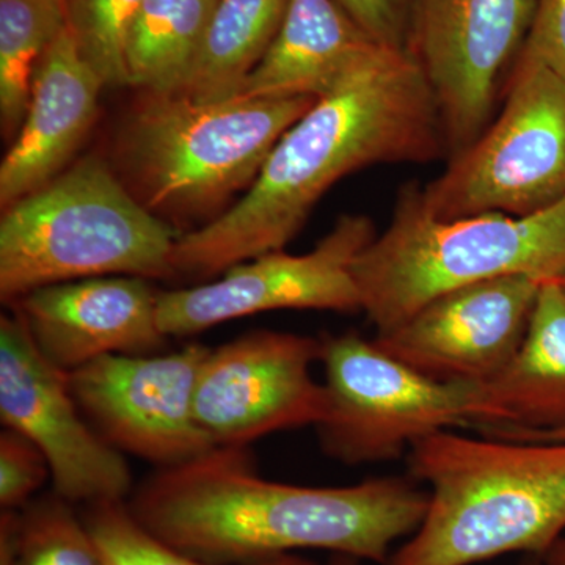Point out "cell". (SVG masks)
Here are the masks:
<instances>
[{
    "label": "cell",
    "instance_id": "52a82bcc",
    "mask_svg": "<svg viewBox=\"0 0 565 565\" xmlns=\"http://www.w3.org/2000/svg\"><path fill=\"white\" fill-rule=\"evenodd\" d=\"M564 199L565 77L516 58L503 109L422 188L424 206L444 221L487 212L525 217Z\"/></svg>",
    "mask_w": 565,
    "mask_h": 565
},
{
    "label": "cell",
    "instance_id": "277c9868",
    "mask_svg": "<svg viewBox=\"0 0 565 565\" xmlns=\"http://www.w3.org/2000/svg\"><path fill=\"white\" fill-rule=\"evenodd\" d=\"M362 311L388 332L441 294L473 282L527 275H565V199L514 217L501 212L444 221L426 210L422 188L397 193L388 228L352 264Z\"/></svg>",
    "mask_w": 565,
    "mask_h": 565
},
{
    "label": "cell",
    "instance_id": "30bf717a",
    "mask_svg": "<svg viewBox=\"0 0 565 565\" xmlns=\"http://www.w3.org/2000/svg\"><path fill=\"white\" fill-rule=\"evenodd\" d=\"M375 236L366 215H341L305 255L266 253L230 267L218 280L158 292L159 327L166 337H188L264 311H362L352 264Z\"/></svg>",
    "mask_w": 565,
    "mask_h": 565
},
{
    "label": "cell",
    "instance_id": "2e32d148",
    "mask_svg": "<svg viewBox=\"0 0 565 565\" xmlns=\"http://www.w3.org/2000/svg\"><path fill=\"white\" fill-rule=\"evenodd\" d=\"M103 88L66 28L36 68L28 114L0 166L3 210L65 172L90 131Z\"/></svg>",
    "mask_w": 565,
    "mask_h": 565
},
{
    "label": "cell",
    "instance_id": "44dd1931",
    "mask_svg": "<svg viewBox=\"0 0 565 565\" xmlns=\"http://www.w3.org/2000/svg\"><path fill=\"white\" fill-rule=\"evenodd\" d=\"M65 31V0H0V125L7 139H17L36 68Z\"/></svg>",
    "mask_w": 565,
    "mask_h": 565
},
{
    "label": "cell",
    "instance_id": "6da1fadb",
    "mask_svg": "<svg viewBox=\"0 0 565 565\" xmlns=\"http://www.w3.org/2000/svg\"><path fill=\"white\" fill-rule=\"evenodd\" d=\"M448 154L429 81L407 51L381 47L282 134L247 193L174 243V275L214 277L286 245L323 193L377 163Z\"/></svg>",
    "mask_w": 565,
    "mask_h": 565
},
{
    "label": "cell",
    "instance_id": "7a4b0ae2",
    "mask_svg": "<svg viewBox=\"0 0 565 565\" xmlns=\"http://www.w3.org/2000/svg\"><path fill=\"white\" fill-rule=\"evenodd\" d=\"M429 492L401 478L303 487L256 475L245 448H214L161 468L128 509L148 533L214 564H250L296 550L384 565L392 546L422 525Z\"/></svg>",
    "mask_w": 565,
    "mask_h": 565
},
{
    "label": "cell",
    "instance_id": "8992f818",
    "mask_svg": "<svg viewBox=\"0 0 565 565\" xmlns=\"http://www.w3.org/2000/svg\"><path fill=\"white\" fill-rule=\"evenodd\" d=\"M315 103L311 96L200 103L145 93L118 140L122 182L156 215L203 217L252 188L282 134Z\"/></svg>",
    "mask_w": 565,
    "mask_h": 565
},
{
    "label": "cell",
    "instance_id": "1f68e13d",
    "mask_svg": "<svg viewBox=\"0 0 565 565\" xmlns=\"http://www.w3.org/2000/svg\"><path fill=\"white\" fill-rule=\"evenodd\" d=\"M557 281H559L561 288H563V291L565 294V275L563 278H559V280H557Z\"/></svg>",
    "mask_w": 565,
    "mask_h": 565
},
{
    "label": "cell",
    "instance_id": "cb8c5ba5",
    "mask_svg": "<svg viewBox=\"0 0 565 565\" xmlns=\"http://www.w3.org/2000/svg\"><path fill=\"white\" fill-rule=\"evenodd\" d=\"M143 0H65L66 28L104 87H129L125 46Z\"/></svg>",
    "mask_w": 565,
    "mask_h": 565
},
{
    "label": "cell",
    "instance_id": "9c48e42d",
    "mask_svg": "<svg viewBox=\"0 0 565 565\" xmlns=\"http://www.w3.org/2000/svg\"><path fill=\"white\" fill-rule=\"evenodd\" d=\"M534 11L535 0H415L407 51L433 88L449 158L492 122Z\"/></svg>",
    "mask_w": 565,
    "mask_h": 565
},
{
    "label": "cell",
    "instance_id": "e0dca14e",
    "mask_svg": "<svg viewBox=\"0 0 565 565\" xmlns=\"http://www.w3.org/2000/svg\"><path fill=\"white\" fill-rule=\"evenodd\" d=\"M479 429L555 433L565 429V294L542 282L525 340L493 379L476 385Z\"/></svg>",
    "mask_w": 565,
    "mask_h": 565
},
{
    "label": "cell",
    "instance_id": "83f0119b",
    "mask_svg": "<svg viewBox=\"0 0 565 565\" xmlns=\"http://www.w3.org/2000/svg\"><path fill=\"white\" fill-rule=\"evenodd\" d=\"M479 434L504 440L531 441V444H565V429L555 433H522V430L479 429Z\"/></svg>",
    "mask_w": 565,
    "mask_h": 565
},
{
    "label": "cell",
    "instance_id": "5bb4252c",
    "mask_svg": "<svg viewBox=\"0 0 565 565\" xmlns=\"http://www.w3.org/2000/svg\"><path fill=\"white\" fill-rule=\"evenodd\" d=\"M542 282L508 275L441 294L375 344L433 381L486 384L525 340Z\"/></svg>",
    "mask_w": 565,
    "mask_h": 565
},
{
    "label": "cell",
    "instance_id": "4dcf8cb0",
    "mask_svg": "<svg viewBox=\"0 0 565 565\" xmlns=\"http://www.w3.org/2000/svg\"><path fill=\"white\" fill-rule=\"evenodd\" d=\"M520 565H546L544 557L539 556H525V559Z\"/></svg>",
    "mask_w": 565,
    "mask_h": 565
},
{
    "label": "cell",
    "instance_id": "603a6c76",
    "mask_svg": "<svg viewBox=\"0 0 565 565\" xmlns=\"http://www.w3.org/2000/svg\"><path fill=\"white\" fill-rule=\"evenodd\" d=\"M84 525L106 565H233L214 564L178 552L134 519L125 501L88 505ZM239 565H318L292 555Z\"/></svg>",
    "mask_w": 565,
    "mask_h": 565
},
{
    "label": "cell",
    "instance_id": "d6986e66",
    "mask_svg": "<svg viewBox=\"0 0 565 565\" xmlns=\"http://www.w3.org/2000/svg\"><path fill=\"white\" fill-rule=\"evenodd\" d=\"M289 0H217L181 95L200 103L237 98L280 31Z\"/></svg>",
    "mask_w": 565,
    "mask_h": 565
},
{
    "label": "cell",
    "instance_id": "f546056e",
    "mask_svg": "<svg viewBox=\"0 0 565 565\" xmlns=\"http://www.w3.org/2000/svg\"><path fill=\"white\" fill-rule=\"evenodd\" d=\"M356 561L359 559H355V557L337 555L330 565H359Z\"/></svg>",
    "mask_w": 565,
    "mask_h": 565
},
{
    "label": "cell",
    "instance_id": "4fadbf2b",
    "mask_svg": "<svg viewBox=\"0 0 565 565\" xmlns=\"http://www.w3.org/2000/svg\"><path fill=\"white\" fill-rule=\"evenodd\" d=\"M319 359L321 340L270 330L211 349L196 379V422L215 448L316 426L326 412V388L311 375Z\"/></svg>",
    "mask_w": 565,
    "mask_h": 565
},
{
    "label": "cell",
    "instance_id": "5b68a950",
    "mask_svg": "<svg viewBox=\"0 0 565 565\" xmlns=\"http://www.w3.org/2000/svg\"><path fill=\"white\" fill-rule=\"evenodd\" d=\"M180 236L88 156L3 210L0 297L13 303L43 286L110 275L173 277Z\"/></svg>",
    "mask_w": 565,
    "mask_h": 565
},
{
    "label": "cell",
    "instance_id": "9a60e30c",
    "mask_svg": "<svg viewBox=\"0 0 565 565\" xmlns=\"http://www.w3.org/2000/svg\"><path fill=\"white\" fill-rule=\"evenodd\" d=\"M36 348L73 373L107 355H151L166 340L158 292L129 275L43 286L14 300Z\"/></svg>",
    "mask_w": 565,
    "mask_h": 565
},
{
    "label": "cell",
    "instance_id": "ba28073f",
    "mask_svg": "<svg viewBox=\"0 0 565 565\" xmlns=\"http://www.w3.org/2000/svg\"><path fill=\"white\" fill-rule=\"evenodd\" d=\"M322 449L345 465L394 460L423 438L473 418L476 385L433 381L356 333L321 340Z\"/></svg>",
    "mask_w": 565,
    "mask_h": 565
},
{
    "label": "cell",
    "instance_id": "7402d4cb",
    "mask_svg": "<svg viewBox=\"0 0 565 565\" xmlns=\"http://www.w3.org/2000/svg\"><path fill=\"white\" fill-rule=\"evenodd\" d=\"M58 494L0 520V565H106L84 520Z\"/></svg>",
    "mask_w": 565,
    "mask_h": 565
},
{
    "label": "cell",
    "instance_id": "7c38bea8",
    "mask_svg": "<svg viewBox=\"0 0 565 565\" xmlns=\"http://www.w3.org/2000/svg\"><path fill=\"white\" fill-rule=\"evenodd\" d=\"M210 348L167 355H107L70 373L77 405L107 444L161 468L215 446L195 416V386Z\"/></svg>",
    "mask_w": 565,
    "mask_h": 565
},
{
    "label": "cell",
    "instance_id": "8fae6325",
    "mask_svg": "<svg viewBox=\"0 0 565 565\" xmlns=\"http://www.w3.org/2000/svg\"><path fill=\"white\" fill-rule=\"evenodd\" d=\"M0 419L43 452L68 503H117L131 492L125 457L84 422L70 374L40 352L17 311L0 318Z\"/></svg>",
    "mask_w": 565,
    "mask_h": 565
},
{
    "label": "cell",
    "instance_id": "4316f807",
    "mask_svg": "<svg viewBox=\"0 0 565 565\" xmlns=\"http://www.w3.org/2000/svg\"><path fill=\"white\" fill-rule=\"evenodd\" d=\"M519 58L542 63L565 77V0H535L533 24Z\"/></svg>",
    "mask_w": 565,
    "mask_h": 565
},
{
    "label": "cell",
    "instance_id": "ffe728a7",
    "mask_svg": "<svg viewBox=\"0 0 565 565\" xmlns=\"http://www.w3.org/2000/svg\"><path fill=\"white\" fill-rule=\"evenodd\" d=\"M217 0H143L129 25V87L151 95L181 93L202 47Z\"/></svg>",
    "mask_w": 565,
    "mask_h": 565
},
{
    "label": "cell",
    "instance_id": "3957f363",
    "mask_svg": "<svg viewBox=\"0 0 565 565\" xmlns=\"http://www.w3.org/2000/svg\"><path fill=\"white\" fill-rule=\"evenodd\" d=\"M407 460L412 478L429 487V504L384 565L544 557L565 533V444L441 430L416 441Z\"/></svg>",
    "mask_w": 565,
    "mask_h": 565
},
{
    "label": "cell",
    "instance_id": "d4e9b609",
    "mask_svg": "<svg viewBox=\"0 0 565 565\" xmlns=\"http://www.w3.org/2000/svg\"><path fill=\"white\" fill-rule=\"evenodd\" d=\"M51 476L43 452L28 438L6 429L0 435V505L17 511L31 503V497Z\"/></svg>",
    "mask_w": 565,
    "mask_h": 565
},
{
    "label": "cell",
    "instance_id": "f1b7e54d",
    "mask_svg": "<svg viewBox=\"0 0 565 565\" xmlns=\"http://www.w3.org/2000/svg\"><path fill=\"white\" fill-rule=\"evenodd\" d=\"M546 565H565V535L544 556Z\"/></svg>",
    "mask_w": 565,
    "mask_h": 565
},
{
    "label": "cell",
    "instance_id": "484cf974",
    "mask_svg": "<svg viewBox=\"0 0 565 565\" xmlns=\"http://www.w3.org/2000/svg\"><path fill=\"white\" fill-rule=\"evenodd\" d=\"M334 2L375 43L388 50L407 51L415 0H334Z\"/></svg>",
    "mask_w": 565,
    "mask_h": 565
},
{
    "label": "cell",
    "instance_id": "ac0fdd59",
    "mask_svg": "<svg viewBox=\"0 0 565 565\" xmlns=\"http://www.w3.org/2000/svg\"><path fill=\"white\" fill-rule=\"evenodd\" d=\"M381 47L334 0H289L280 31L241 96L321 98Z\"/></svg>",
    "mask_w": 565,
    "mask_h": 565
}]
</instances>
